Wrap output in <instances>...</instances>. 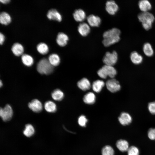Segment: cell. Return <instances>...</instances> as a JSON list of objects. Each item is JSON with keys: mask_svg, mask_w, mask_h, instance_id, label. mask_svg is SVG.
<instances>
[{"mask_svg": "<svg viewBox=\"0 0 155 155\" xmlns=\"http://www.w3.org/2000/svg\"><path fill=\"white\" fill-rule=\"evenodd\" d=\"M102 155H114V151L113 148L109 145L104 147L102 150Z\"/></svg>", "mask_w": 155, "mask_h": 155, "instance_id": "4dcf8cb0", "label": "cell"}, {"mask_svg": "<svg viewBox=\"0 0 155 155\" xmlns=\"http://www.w3.org/2000/svg\"><path fill=\"white\" fill-rule=\"evenodd\" d=\"M48 60L50 63L53 66L58 65L60 62L59 57L58 55L55 53L50 55L49 57Z\"/></svg>", "mask_w": 155, "mask_h": 155, "instance_id": "83f0119b", "label": "cell"}, {"mask_svg": "<svg viewBox=\"0 0 155 155\" xmlns=\"http://www.w3.org/2000/svg\"><path fill=\"white\" fill-rule=\"evenodd\" d=\"M0 87H1V86H3V83H2V82L1 81V80H0Z\"/></svg>", "mask_w": 155, "mask_h": 155, "instance_id": "74e56055", "label": "cell"}, {"mask_svg": "<svg viewBox=\"0 0 155 155\" xmlns=\"http://www.w3.org/2000/svg\"><path fill=\"white\" fill-rule=\"evenodd\" d=\"M51 96L55 100L60 101L62 100L64 97L63 92L59 89L54 90L51 93Z\"/></svg>", "mask_w": 155, "mask_h": 155, "instance_id": "f1b7e54d", "label": "cell"}, {"mask_svg": "<svg viewBox=\"0 0 155 155\" xmlns=\"http://www.w3.org/2000/svg\"><path fill=\"white\" fill-rule=\"evenodd\" d=\"M68 40V36L65 33L61 32L58 34L56 42L59 46H65L67 44Z\"/></svg>", "mask_w": 155, "mask_h": 155, "instance_id": "5bb4252c", "label": "cell"}, {"mask_svg": "<svg viewBox=\"0 0 155 155\" xmlns=\"http://www.w3.org/2000/svg\"><path fill=\"white\" fill-rule=\"evenodd\" d=\"M87 122V119L85 116L84 115H82L80 116L78 118V124L81 127H85Z\"/></svg>", "mask_w": 155, "mask_h": 155, "instance_id": "d6a6232c", "label": "cell"}, {"mask_svg": "<svg viewBox=\"0 0 155 155\" xmlns=\"http://www.w3.org/2000/svg\"><path fill=\"white\" fill-rule=\"evenodd\" d=\"M5 40V36L3 34L0 32V44H2Z\"/></svg>", "mask_w": 155, "mask_h": 155, "instance_id": "d590c367", "label": "cell"}, {"mask_svg": "<svg viewBox=\"0 0 155 155\" xmlns=\"http://www.w3.org/2000/svg\"><path fill=\"white\" fill-rule=\"evenodd\" d=\"M143 51L144 54L148 57H152L154 53L152 46L149 42H147L144 44L143 46Z\"/></svg>", "mask_w": 155, "mask_h": 155, "instance_id": "44dd1931", "label": "cell"}, {"mask_svg": "<svg viewBox=\"0 0 155 155\" xmlns=\"http://www.w3.org/2000/svg\"><path fill=\"white\" fill-rule=\"evenodd\" d=\"M137 18L143 28L146 30L152 28L155 19L154 15L149 11L141 12L138 15Z\"/></svg>", "mask_w": 155, "mask_h": 155, "instance_id": "7a4b0ae2", "label": "cell"}, {"mask_svg": "<svg viewBox=\"0 0 155 155\" xmlns=\"http://www.w3.org/2000/svg\"><path fill=\"white\" fill-rule=\"evenodd\" d=\"M44 108L45 110L49 113H55L57 111L56 104L51 101L46 102L44 104Z\"/></svg>", "mask_w": 155, "mask_h": 155, "instance_id": "d4e9b609", "label": "cell"}, {"mask_svg": "<svg viewBox=\"0 0 155 155\" xmlns=\"http://www.w3.org/2000/svg\"><path fill=\"white\" fill-rule=\"evenodd\" d=\"M47 16L50 20H53L60 22L62 19L60 13L56 9H52L49 10L47 13Z\"/></svg>", "mask_w": 155, "mask_h": 155, "instance_id": "8fae6325", "label": "cell"}, {"mask_svg": "<svg viewBox=\"0 0 155 155\" xmlns=\"http://www.w3.org/2000/svg\"><path fill=\"white\" fill-rule=\"evenodd\" d=\"M0 1L3 3H9L10 0H0Z\"/></svg>", "mask_w": 155, "mask_h": 155, "instance_id": "8d00e7d4", "label": "cell"}, {"mask_svg": "<svg viewBox=\"0 0 155 155\" xmlns=\"http://www.w3.org/2000/svg\"><path fill=\"white\" fill-rule=\"evenodd\" d=\"M35 129L32 125L28 124L26 125L23 130V134L27 137H30L34 135L35 133Z\"/></svg>", "mask_w": 155, "mask_h": 155, "instance_id": "cb8c5ba5", "label": "cell"}, {"mask_svg": "<svg viewBox=\"0 0 155 155\" xmlns=\"http://www.w3.org/2000/svg\"><path fill=\"white\" fill-rule=\"evenodd\" d=\"M105 85L104 82L101 80H97L94 81L92 85L93 90L97 93L100 92Z\"/></svg>", "mask_w": 155, "mask_h": 155, "instance_id": "603a6c76", "label": "cell"}, {"mask_svg": "<svg viewBox=\"0 0 155 155\" xmlns=\"http://www.w3.org/2000/svg\"><path fill=\"white\" fill-rule=\"evenodd\" d=\"M78 87L82 90L85 91L89 90L91 85L89 81L86 78H83L78 81L77 83Z\"/></svg>", "mask_w": 155, "mask_h": 155, "instance_id": "2e32d148", "label": "cell"}, {"mask_svg": "<svg viewBox=\"0 0 155 155\" xmlns=\"http://www.w3.org/2000/svg\"><path fill=\"white\" fill-rule=\"evenodd\" d=\"M28 106L33 111L36 113H40L42 109V103L37 99H34L29 103Z\"/></svg>", "mask_w": 155, "mask_h": 155, "instance_id": "9c48e42d", "label": "cell"}, {"mask_svg": "<svg viewBox=\"0 0 155 155\" xmlns=\"http://www.w3.org/2000/svg\"><path fill=\"white\" fill-rule=\"evenodd\" d=\"M117 73L115 69L113 66L105 65L97 71V74L101 78L106 79L108 76L113 78Z\"/></svg>", "mask_w": 155, "mask_h": 155, "instance_id": "277c9868", "label": "cell"}, {"mask_svg": "<svg viewBox=\"0 0 155 155\" xmlns=\"http://www.w3.org/2000/svg\"><path fill=\"white\" fill-rule=\"evenodd\" d=\"M106 84L107 89L113 93L119 91L121 88L119 82L113 78L108 80L106 82Z\"/></svg>", "mask_w": 155, "mask_h": 155, "instance_id": "52a82bcc", "label": "cell"}, {"mask_svg": "<svg viewBox=\"0 0 155 155\" xmlns=\"http://www.w3.org/2000/svg\"><path fill=\"white\" fill-rule=\"evenodd\" d=\"M73 16L75 20L78 22L84 21L86 18V13L83 9H78L75 10L73 13Z\"/></svg>", "mask_w": 155, "mask_h": 155, "instance_id": "e0dca14e", "label": "cell"}, {"mask_svg": "<svg viewBox=\"0 0 155 155\" xmlns=\"http://www.w3.org/2000/svg\"><path fill=\"white\" fill-rule=\"evenodd\" d=\"M90 28L88 24L83 22L80 24L78 27V31L80 35L85 36H87L90 32Z\"/></svg>", "mask_w": 155, "mask_h": 155, "instance_id": "9a60e30c", "label": "cell"}, {"mask_svg": "<svg viewBox=\"0 0 155 155\" xmlns=\"http://www.w3.org/2000/svg\"><path fill=\"white\" fill-rule=\"evenodd\" d=\"M21 59L23 63L27 66H31L34 63L33 58L28 54H25L22 55Z\"/></svg>", "mask_w": 155, "mask_h": 155, "instance_id": "484cf974", "label": "cell"}, {"mask_svg": "<svg viewBox=\"0 0 155 155\" xmlns=\"http://www.w3.org/2000/svg\"><path fill=\"white\" fill-rule=\"evenodd\" d=\"M13 115V111L11 106L9 104H7L3 108H1L0 116L4 121H9Z\"/></svg>", "mask_w": 155, "mask_h": 155, "instance_id": "8992f818", "label": "cell"}, {"mask_svg": "<svg viewBox=\"0 0 155 155\" xmlns=\"http://www.w3.org/2000/svg\"><path fill=\"white\" fill-rule=\"evenodd\" d=\"M96 99L95 94L93 92H90L86 93L83 98L84 102L86 104H92L94 103Z\"/></svg>", "mask_w": 155, "mask_h": 155, "instance_id": "7402d4cb", "label": "cell"}, {"mask_svg": "<svg viewBox=\"0 0 155 155\" xmlns=\"http://www.w3.org/2000/svg\"><path fill=\"white\" fill-rule=\"evenodd\" d=\"M118 119L120 123L124 126L129 124L132 121V117L130 115L125 112L121 113Z\"/></svg>", "mask_w": 155, "mask_h": 155, "instance_id": "30bf717a", "label": "cell"}, {"mask_svg": "<svg viewBox=\"0 0 155 155\" xmlns=\"http://www.w3.org/2000/svg\"><path fill=\"white\" fill-rule=\"evenodd\" d=\"M121 33L120 30L116 28L104 32L103 34V45L107 47L118 42L120 39Z\"/></svg>", "mask_w": 155, "mask_h": 155, "instance_id": "6da1fadb", "label": "cell"}, {"mask_svg": "<svg viewBox=\"0 0 155 155\" xmlns=\"http://www.w3.org/2000/svg\"><path fill=\"white\" fill-rule=\"evenodd\" d=\"M116 146L118 150L121 152L127 151L129 147L128 142L123 139L118 140L116 143Z\"/></svg>", "mask_w": 155, "mask_h": 155, "instance_id": "d6986e66", "label": "cell"}, {"mask_svg": "<svg viewBox=\"0 0 155 155\" xmlns=\"http://www.w3.org/2000/svg\"><path fill=\"white\" fill-rule=\"evenodd\" d=\"M118 58V54L115 51L107 52L103 57V61L105 65L113 66L117 62Z\"/></svg>", "mask_w": 155, "mask_h": 155, "instance_id": "5b68a950", "label": "cell"}, {"mask_svg": "<svg viewBox=\"0 0 155 155\" xmlns=\"http://www.w3.org/2000/svg\"><path fill=\"white\" fill-rule=\"evenodd\" d=\"M37 69L41 74L48 75L53 72V67L50 63L48 60L46 58H43L37 63Z\"/></svg>", "mask_w": 155, "mask_h": 155, "instance_id": "3957f363", "label": "cell"}, {"mask_svg": "<svg viewBox=\"0 0 155 155\" xmlns=\"http://www.w3.org/2000/svg\"><path fill=\"white\" fill-rule=\"evenodd\" d=\"M89 24L92 27H98L101 24V20L98 16L93 14L89 15L87 18Z\"/></svg>", "mask_w": 155, "mask_h": 155, "instance_id": "7c38bea8", "label": "cell"}, {"mask_svg": "<svg viewBox=\"0 0 155 155\" xmlns=\"http://www.w3.org/2000/svg\"><path fill=\"white\" fill-rule=\"evenodd\" d=\"M11 19L10 15L5 12H2L0 14V22L1 24L7 25L11 22Z\"/></svg>", "mask_w": 155, "mask_h": 155, "instance_id": "4316f807", "label": "cell"}, {"mask_svg": "<svg viewBox=\"0 0 155 155\" xmlns=\"http://www.w3.org/2000/svg\"><path fill=\"white\" fill-rule=\"evenodd\" d=\"M148 136L150 140H155V128H150L148 132Z\"/></svg>", "mask_w": 155, "mask_h": 155, "instance_id": "836d02e7", "label": "cell"}, {"mask_svg": "<svg viewBox=\"0 0 155 155\" xmlns=\"http://www.w3.org/2000/svg\"><path fill=\"white\" fill-rule=\"evenodd\" d=\"M11 50L13 54L17 56H19L22 55L24 52V48L22 46L20 43L17 42L13 44Z\"/></svg>", "mask_w": 155, "mask_h": 155, "instance_id": "ffe728a7", "label": "cell"}, {"mask_svg": "<svg viewBox=\"0 0 155 155\" xmlns=\"http://www.w3.org/2000/svg\"><path fill=\"white\" fill-rule=\"evenodd\" d=\"M138 6L142 12H148L152 8L150 2L148 0H141L138 2Z\"/></svg>", "mask_w": 155, "mask_h": 155, "instance_id": "4fadbf2b", "label": "cell"}, {"mask_svg": "<svg viewBox=\"0 0 155 155\" xmlns=\"http://www.w3.org/2000/svg\"><path fill=\"white\" fill-rule=\"evenodd\" d=\"M106 10L110 14L115 15L118 11V5L115 1L113 0L107 1L106 3Z\"/></svg>", "mask_w": 155, "mask_h": 155, "instance_id": "ba28073f", "label": "cell"}, {"mask_svg": "<svg viewBox=\"0 0 155 155\" xmlns=\"http://www.w3.org/2000/svg\"><path fill=\"white\" fill-rule=\"evenodd\" d=\"M130 58L132 63L135 65L140 64L143 60V57L136 51H133L131 53Z\"/></svg>", "mask_w": 155, "mask_h": 155, "instance_id": "ac0fdd59", "label": "cell"}, {"mask_svg": "<svg viewBox=\"0 0 155 155\" xmlns=\"http://www.w3.org/2000/svg\"><path fill=\"white\" fill-rule=\"evenodd\" d=\"M148 108L151 114H155V102L149 103L148 105Z\"/></svg>", "mask_w": 155, "mask_h": 155, "instance_id": "e575fe53", "label": "cell"}, {"mask_svg": "<svg viewBox=\"0 0 155 155\" xmlns=\"http://www.w3.org/2000/svg\"><path fill=\"white\" fill-rule=\"evenodd\" d=\"M36 47L38 51L42 55L47 54L49 51V48L47 45L43 42L39 43L37 45Z\"/></svg>", "mask_w": 155, "mask_h": 155, "instance_id": "f546056e", "label": "cell"}, {"mask_svg": "<svg viewBox=\"0 0 155 155\" xmlns=\"http://www.w3.org/2000/svg\"><path fill=\"white\" fill-rule=\"evenodd\" d=\"M127 152L128 155H139L140 154L138 148L133 146L129 147Z\"/></svg>", "mask_w": 155, "mask_h": 155, "instance_id": "1f68e13d", "label": "cell"}]
</instances>
